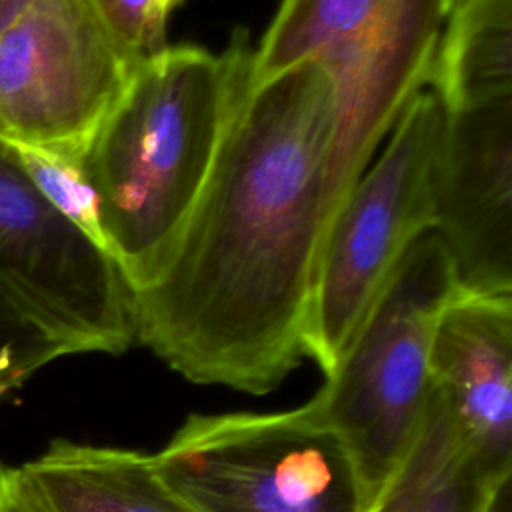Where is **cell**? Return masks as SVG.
Listing matches in <instances>:
<instances>
[{
  "instance_id": "cell-1",
  "label": "cell",
  "mask_w": 512,
  "mask_h": 512,
  "mask_svg": "<svg viewBox=\"0 0 512 512\" xmlns=\"http://www.w3.org/2000/svg\"><path fill=\"white\" fill-rule=\"evenodd\" d=\"M336 116L318 60L250 76L172 258L132 294L136 342L186 380L268 394L306 356Z\"/></svg>"
},
{
  "instance_id": "cell-2",
  "label": "cell",
  "mask_w": 512,
  "mask_h": 512,
  "mask_svg": "<svg viewBox=\"0 0 512 512\" xmlns=\"http://www.w3.org/2000/svg\"><path fill=\"white\" fill-rule=\"evenodd\" d=\"M254 48L236 28L222 52L166 46L134 66L82 168L98 196L108 250L130 292L152 284L206 188Z\"/></svg>"
},
{
  "instance_id": "cell-3",
  "label": "cell",
  "mask_w": 512,
  "mask_h": 512,
  "mask_svg": "<svg viewBox=\"0 0 512 512\" xmlns=\"http://www.w3.org/2000/svg\"><path fill=\"white\" fill-rule=\"evenodd\" d=\"M460 286L436 230L420 234L368 306L324 386L308 400L352 454L368 506L406 454L430 390L436 320Z\"/></svg>"
},
{
  "instance_id": "cell-4",
  "label": "cell",
  "mask_w": 512,
  "mask_h": 512,
  "mask_svg": "<svg viewBox=\"0 0 512 512\" xmlns=\"http://www.w3.org/2000/svg\"><path fill=\"white\" fill-rule=\"evenodd\" d=\"M190 512H366L368 496L342 438L316 408L190 414L152 454Z\"/></svg>"
},
{
  "instance_id": "cell-5",
  "label": "cell",
  "mask_w": 512,
  "mask_h": 512,
  "mask_svg": "<svg viewBox=\"0 0 512 512\" xmlns=\"http://www.w3.org/2000/svg\"><path fill=\"white\" fill-rule=\"evenodd\" d=\"M444 124L440 98L418 90L394 122L382 156L330 222L304 340L306 356L324 376L408 246L434 230V172Z\"/></svg>"
},
{
  "instance_id": "cell-6",
  "label": "cell",
  "mask_w": 512,
  "mask_h": 512,
  "mask_svg": "<svg viewBox=\"0 0 512 512\" xmlns=\"http://www.w3.org/2000/svg\"><path fill=\"white\" fill-rule=\"evenodd\" d=\"M0 290L70 354L136 342L130 286L116 260L66 220L0 136Z\"/></svg>"
},
{
  "instance_id": "cell-7",
  "label": "cell",
  "mask_w": 512,
  "mask_h": 512,
  "mask_svg": "<svg viewBox=\"0 0 512 512\" xmlns=\"http://www.w3.org/2000/svg\"><path fill=\"white\" fill-rule=\"evenodd\" d=\"M132 70L90 0H30L0 36V136L82 162Z\"/></svg>"
},
{
  "instance_id": "cell-8",
  "label": "cell",
  "mask_w": 512,
  "mask_h": 512,
  "mask_svg": "<svg viewBox=\"0 0 512 512\" xmlns=\"http://www.w3.org/2000/svg\"><path fill=\"white\" fill-rule=\"evenodd\" d=\"M434 230L466 292L512 294V98L446 112Z\"/></svg>"
},
{
  "instance_id": "cell-9",
  "label": "cell",
  "mask_w": 512,
  "mask_h": 512,
  "mask_svg": "<svg viewBox=\"0 0 512 512\" xmlns=\"http://www.w3.org/2000/svg\"><path fill=\"white\" fill-rule=\"evenodd\" d=\"M428 378L486 470L512 476V294L462 290L440 312Z\"/></svg>"
},
{
  "instance_id": "cell-10",
  "label": "cell",
  "mask_w": 512,
  "mask_h": 512,
  "mask_svg": "<svg viewBox=\"0 0 512 512\" xmlns=\"http://www.w3.org/2000/svg\"><path fill=\"white\" fill-rule=\"evenodd\" d=\"M442 20V0H282L254 48L252 78H268L304 60L372 48Z\"/></svg>"
},
{
  "instance_id": "cell-11",
  "label": "cell",
  "mask_w": 512,
  "mask_h": 512,
  "mask_svg": "<svg viewBox=\"0 0 512 512\" xmlns=\"http://www.w3.org/2000/svg\"><path fill=\"white\" fill-rule=\"evenodd\" d=\"M18 470L46 512H190L152 454L58 438Z\"/></svg>"
},
{
  "instance_id": "cell-12",
  "label": "cell",
  "mask_w": 512,
  "mask_h": 512,
  "mask_svg": "<svg viewBox=\"0 0 512 512\" xmlns=\"http://www.w3.org/2000/svg\"><path fill=\"white\" fill-rule=\"evenodd\" d=\"M504 480L486 470L446 400L430 386L406 454L366 512H490Z\"/></svg>"
},
{
  "instance_id": "cell-13",
  "label": "cell",
  "mask_w": 512,
  "mask_h": 512,
  "mask_svg": "<svg viewBox=\"0 0 512 512\" xmlns=\"http://www.w3.org/2000/svg\"><path fill=\"white\" fill-rule=\"evenodd\" d=\"M446 18L426 82L444 110L512 98V0H464Z\"/></svg>"
},
{
  "instance_id": "cell-14",
  "label": "cell",
  "mask_w": 512,
  "mask_h": 512,
  "mask_svg": "<svg viewBox=\"0 0 512 512\" xmlns=\"http://www.w3.org/2000/svg\"><path fill=\"white\" fill-rule=\"evenodd\" d=\"M14 148L24 170L38 186L42 196L66 220H70L90 240H94L100 248H104L110 254L102 230L98 196L82 168V162L18 144H14Z\"/></svg>"
},
{
  "instance_id": "cell-15",
  "label": "cell",
  "mask_w": 512,
  "mask_h": 512,
  "mask_svg": "<svg viewBox=\"0 0 512 512\" xmlns=\"http://www.w3.org/2000/svg\"><path fill=\"white\" fill-rule=\"evenodd\" d=\"M70 352L0 290V398Z\"/></svg>"
},
{
  "instance_id": "cell-16",
  "label": "cell",
  "mask_w": 512,
  "mask_h": 512,
  "mask_svg": "<svg viewBox=\"0 0 512 512\" xmlns=\"http://www.w3.org/2000/svg\"><path fill=\"white\" fill-rule=\"evenodd\" d=\"M184 0H90L106 30L136 66L166 44L168 14Z\"/></svg>"
},
{
  "instance_id": "cell-17",
  "label": "cell",
  "mask_w": 512,
  "mask_h": 512,
  "mask_svg": "<svg viewBox=\"0 0 512 512\" xmlns=\"http://www.w3.org/2000/svg\"><path fill=\"white\" fill-rule=\"evenodd\" d=\"M0 512H46L18 466H0Z\"/></svg>"
},
{
  "instance_id": "cell-18",
  "label": "cell",
  "mask_w": 512,
  "mask_h": 512,
  "mask_svg": "<svg viewBox=\"0 0 512 512\" xmlns=\"http://www.w3.org/2000/svg\"><path fill=\"white\" fill-rule=\"evenodd\" d=\"M30 0H0V36L10 28V24L24 12Z\"/></svg>"
},
{
  "instance_id": "cell-19",
  "label": "cell",
  "mask_w": 512,
  "mask_h": 512,
  "mask_svg": "<svg viewBox=\"0 0 512 512\" xmlns=\"http://www.w3.org/2000/svg\"><path fill=\"white\" fill-rule=\"evenodd\" d=\"M490 512H512V476L498 486Z\"/></svg>"
},
{
  "instance_id": "cell-20",
  "label": "cell",
  "mask_w": 512,
  "mask_h": 512,
  "mask_svg": "<svg viewBox=\"0 0 512 512\" xmlns=\"http://www.w3.org/2000/svg\"><path fill=\"white\" fill-rule=\"evenodd\" d=\"M464 0H442V12H444V18L450 10H454L458 4H462Z\"/></svg>"
}]
</instances>
